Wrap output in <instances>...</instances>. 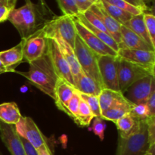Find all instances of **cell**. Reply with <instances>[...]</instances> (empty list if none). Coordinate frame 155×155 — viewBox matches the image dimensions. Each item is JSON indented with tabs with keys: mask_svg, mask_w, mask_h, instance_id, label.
<instances>
[{
	"mask_svg": "<svg viewBox=\"0 0 155 155\" xmlns=\"http://www.w3.org/2000/svg\"><path fill=\"white\" fill-rule=\"evenodd\" d=\"M92 129L93 130V133L102 141L104 138V130L106 129V124L104 122V120L101 117H94L92 120Z\"/></svg>",
	"mask_w": 155,
	"mask_h": 155,
	"instance_id": "obj_36",
	"label": "cell"
},
{
	"mask_svg": "<svg viewBox=\"0 0 155 155\" xmlns=\"http://www.w3.org/2000/svg\"><path fill=\"white\" fill-rule=\"evenodd\" d=\"M0 137L12 155H26L24 145L15 130V125L0 120Z\"/></svg>",
	"mask_w": 155,
	"mask_h": 155,
	"instance_id": "obj_14",
	"label": "cell"
},
{
	"mask_svg": "<svg viewBox=\"0 0 155 155\" xmlns=\"http://www.w3.org/2000/svg\"><path fill=\"white\" fill-rule=\"evenodd\" d=\"M74 88L80 93L97 96L99 95L100 92L102 90V88L99 84L83 71H82L80 78L75 83Z\"/></svg>",
	"mask_w": 155,
	"mask_h": 155,
	"instance_id": "obj_21",
	"label": "cell"
},
{
	"mask_svg": "<svg viewBox=\"0 0 155 155\" xmlns=\"http://www.w3.org/2000/svg\"><path fill=\"white\" fill-rule=\"evenodd\" d=\"M15 130L20 137L28 141L36 149L46 145V139L40 131L34 120L29 117H21L15 125Z\"/></svg>",
	"mask_w": 155,
	"mask_h": 155,
	"instance_id": "obj_10",
	"label": "cell"
},
{
	"mask_svg": "<svg viewBox=\"0 0 155 155\" xmlns=\"http://www.w3.org/2000/svg\"><path fill=\"white\" fill-rule=\"evenodd\" d=\"M93 118L94 116L91 110L89 109V106L80 98L78 116H77L76 123L78 125L82 126V127H89L90 125L91 122L92 121V120H93Z\"/></svg>",
	"mask_w": 155,
	"mask_h": 155,
	"instance_id": "obj_28",
	"label": "cell"
},
{
	"mask_svg": "<svg viewBox=\"0 0 155 155\" xmlns=\"http://www.w3.org/2000/svg\"><path fill=\"white\" fill-rule=\"evenodd\" d=\"M129 114L132 117L139 120H148L151 117H154L151 116L148 107L145 104H133Z\"/></svg>",
	"mask_w": 155,
	"mask_h": 155,
	"instance_id": "obj_30",
	"label": "cell"
},
{
	"mask_svg": "<svg viewBox=\"0 0 155 155\" xmlns=\"http://www.w3.org/2000/svg\"><path fill=\"white\" fill-rule=\"evenodd\" d=\"M141 120L132 117L130 114H126L115 123L119 132V137L127 138L130 136L139 128Z\"/></svg>",
	"mask_w": 155,
	"mask_h": 155,
	"instance_id": "obj_22",
	"label": "cell"
},
{
	"mask_svg": "<svg viewBox=\"0 0 155 155\" xmlns=\"http://www.w3.org/2000/svg\"><path fill=\"white\" fill-rule=\"evenodd\" d=\"M0 155H2V154H1V153H0Z\"/></svg>",
	"mask_w": 155,
	"mask_h": 155,
	"instance_id": "obj_50",
	"label": "cell"
},
{
	"mask_svg": "<svg viewBox=\"0 0 155 155\" xmlns=\"http://www.w3.org/2000/svg\"><path fill=\"white\" fill-rule=\"evenodd\" d=\"M145 155H155V145L150 147L148 152H147Z\"/></svg>",
	"mask_w": 155,
	"mask_h": 155,
	"instance_id": "obj_44",
	"label": "cell"
},
{
	"mask_svg": "<svg viewBox=\"0 0 155 155\" xmlns=\"http://www.w3.org/2000/svg\"><path fill=\"white\" fill-rule=\"evenodd\" d=\"M21 140L22 142L23 145H24L26 155H39L37 149H36L28 141L22 137H21Z\"/></svg>",
	"mask_w": 155,
	"mask_h": 155,
	"instance_id": "obj_41",
	"label": "cell"
},
{
	"mask_svg": "<svg viewBox=\"0 0 155 155\" xmlns=\"http://www.w3.org/2000/svg\"><path fill=\"white\" fill-rule=\"evenodd\" d=\"M39 5H40L42 6V7H43L44 8L47 9V10H50L49 7H48V6L47 3L45 2V0H39Z\"/></svg>",
	"mask_w": 155,
	"mask_h": 155,
	"instance_id": "obj_45",
	"label": "cell"
},
{
	"mask_svg": "<svg viewBox=\"0 0 155 155\" xmlns=\"http://www.w3.org/2000/svg\"><path fill=\"white\" fill-rule=\"evenodd\" d=\"M54 39L57 41L62 54H64L65 59H66L68 64H69L71 71V74L73 75V78H74V86H75V83H77V80L80 78L83 71H82L81 68H80V64H79L78 60L77 58V56H76L75 53H74V48L69 44L67 43L64 40L61 39V38H56V39Z\"/></svg>",
	"mask_w": 155,
	"mask_h": 155,
	"instance_id": "obj_20",
	"label": "cell"
},
{
	"mask_svg": "<svg viewBox=\"0 0 155 155\" xmlns=\"http://www.w3.org/2000/svg\"><path fill=\"white\" fill-rule=\"evenodd\" d=\"M47 50L51 58L53 67L58 78L65 80L74 88V81L71 68L64 56L62 54L57 41L54 39L47 38ZM75 89V88H74Z\"/></svg>",
	"mask_w": 155,
	"mask_h": 155,
	"instance_id": "obj_9",
	"label": "cell"
},
{
	"mask_svg": "<svg viewBox=\"0 0 155 155\" xmlns=\"http://www.w3.org/2000/svg\"><path fill=\"white\" fill-rule=\"evenodd\" d=\"M17 0H10L6 4L0 6V23L7 21L11 12L15 8Z\"/></svg>",
	"mask_w": 155,
	"mask_h": 155,
	"instance_id": "obj_37",
	"label": "cell"
},
{
	"mask_svg": "<svg viewBox=\"0 0 155 155\" xmlns=\"http://www.w3.org/2000/svg\"><path fill=\"white\" fill-rule=\"evenodd\" d=\"M121 43L119 45L120 48H130V49H139L145 51H153L154 48L148 45L143 39L132 31L131 30L121 26Z\"/></svg>",
	"mask_w": 155,
	"mask_h": 155,
	"instance_id": "obj_16",
	"label": "cell"
},
{
	"mask_svg": "<svg viewBox=\"0 0 155 155\" xmlns=\"http://www.w3.org/2000/svg\"><path fill=\"white\" fill-rule=\"evenodd\" d=\"M119 58L118 82L120 91L122 94L125 93L127 89L138 80L149 76L154 77V71L135 64L120 58Z\"/></svg>",
	"mask_w": 155,
	"mask_h": 155,
	"instance_id": "obj_6",
	"label": "cell"
},
{
	"mask_svg": "<svg viewBox=\"0 0 155 155\" xmlns=\"http://www.w3.org/2000/svg\"><path fill=\"white\" fill-rule=\"evenodd\" d=\"M124 1L127 2L129 4L135 6V7L139 8L142 11H144V12L148 9V6L144 3L142 0H124Z\"/></svg>",
	"mask_w": 155,
	"mask_h": 155,
	"instance_id": "obj_42",
	"label": "cell"
},
{
	"mask_svg": "<svg viewBox=\"0 0 155 155\" xmlns=\"http://www.w3.org/2000/svg\"><path fill=\"white\" fill-rule=\"evenodd\" d=\"M76 18H77V19H78L79 21H80V22H81L82 24L89 30V31L92 32L95 36H97L100 40L102 41L104 44L108 45L111 49H113L114 51H116V52L117 53L118 50H119V47H118L117 43L115 42L114 39L110 35L107 34V33H104V32L101 31V30H98V29H96L95 27H94L93 26L91 25V24L83 18V15H82L81 14H79L77 16H76Z\"/></svg>",
	"mask_w": 155,
	"mask_h": 155,
	"instance_id": "obj_25",
	"label": "cell"
},
{
	"mask_svg": "<svg viewBox=\"0 0 155 155\" xmlns=\"http://www.w3.org/2000/svg\"><path fill=\"white\" fill-rule=\"evenodd\" d=\"M101 2L108 15L121 25H124L127 21H130L133 18V15H132L131 14L116 7L104 0H101Z\"/></svg>",
	"mask_w": 155,
	"mask_h": 155,
	"instance_id": "obj_27",
	"label": "cell"
},
{
	"mask_svg": "<svg viewBox=\"0 0 155 155\" xmlns=\"http://www.w3.org/2000/svg\"><path fill=\"white\" fill-rule=\"evenodd\" d=\"M142 1H143L144 3H145V4L147 5V4H150V3L153 2V1H154V0H142Z\"/></svg>",
	"mask_w": 155,
	"mask_h": 155,
	"instance_id": "obj_48",
	"label": "cell"
},
{
	"mask_svg": "<svg viewBox=\"0 0 155 155\" xmlns=\"http://www.w3.org/2000/svg\"><path fill=\"white\" fill-rule=\"evenodd\" d=\"M80 97L79 95L78 91L76 90L74 92V95L70 100L69 103L68 104V116L71 117L74 121H77V116H78L79 111V106H80Z\"/></svg>",
	"mask_w": 155,
	"mask_h": 155,
	"instance_id": "obj_33",
	"label": "cell"
},
{
	"mask_svg": "<svg viewBox=\"0 0 155 155\" xmlns=\"http://www.w3.org/2000/svg\"><path fill=\"white\" fill-rule=\"evenodd\" d=\"M145 104L148 107L151 116L155 117V86L151 90V94L147 99Z\"/></svg>",
	"mask_w": 155,
	"mask_h": 155,
	"instance_id": "obj_39",
	"label": "cell"
},
{
	"mask_svg": "<svg viewBox=\"0 0 155 155\" xmlns=\"http://www.w3.org/2000/svg\"><path fill=\"white\" fill-rule=\"evenodd\" d=\"M89 10L92 11L101 21L107 29V32L110 36L115 40L117 43L118 47L121 43V24H120L117 21H115L112 17L108 15L106 10L104 9L101 0L97 2L94 3L90 7Z\"/></svg>",
	"mask_w": 155,
	"mask_h": 155,
	"instance_id": "obj_15",
	"label": "cell"
},
{
	"mask_svg": "<svg viewBox=\"0 0 155 155\" xmlns=\"http://www.w3.org/2000/svg\"><path fill=\"white\" fill-rule=\"evenodd\" d=\"M79 95H80V98L89 106V109L92 111L94 117H101V108H100L98 96H97V95H86V94H83L80 93V92H79Z\"/></svg>",
	"mask_w": 155,
	"mask_h": 155,
	"instance_id": "obj_29",
	"label": "cell"
},
{
	"mask_svg": "<svg viewBox=\"0 0 155 155\" xmlns=\"http://www.w3.org/2000/svg\"><path fill=\"white\" fill-rule=\"evenodd\" d=\"M154 86V77L149 76L133 83L127 89L124 95L128 101L134 104H145Z\"/></svg>",
	"mask_w": 155,
	"mask_h": 155,
	"instance_id": "obj_12",
	"label": "cell"
},
{
	"mask_svg": "<svg viewBox=\"0 0 155 155\" xmlns=\"http://www.w3.org/2000/svg\"><path fill=\"white\" fill-rule=\"evenodd\" d=\"M4 73H7V71H6V69L4 67V65H3V64L0 61V74H4Z\"/></svg>",
	"mask_w": 155,
	"mask_h": 155,
	"instance_id": "obj_46",
	"label": "cell"
},
{
	"mask_svg": "<svg viewBox=\"0 0 155 155\" xmlns=\"http://www.w3.org/2000/svg\"><path fill=\"white\" fill-rule=\"evenodd\" d=\"M22 117L19 107L15 102L0 104V120L8 124L15 125Z\"/></svg>",
	"mask_w": 155,
	"mask_h": 155,
	"instance_id": "obj_23",
	"label": "cell"
},
{
	"mask_svg": "<svg viewBox=\"0 0 155 155\" xmlns=\"http://www.w3.org/2000/svg\"><path fill=\"white\" fill-rule=\"evenodd\" d=\"M148 136L150 147L155 145V117L148 120Z\"/></svg>",
	"mask_w": 155,
	"mask_h": 155,
	"instance_id": "obj_38",
	"label": "cell"
},
{
	"mask_svg": "<svg viewBox=\"0 0 155 155\" xmlns=\"http://www.w3.org/2000/svg\"><path fill=\"white\" fill-rule=\"evenodd\" d=\"M73 19H74V26H75L77 35L94 52H95L98 55H117V53L116 51L111 49L108 45L104 44L92 32L89 31L76 17H73Z\"/></svg>",
	"mask_w": 155,
	"mask_h": 155,
	"instance_id": "obj_11",
	"label": "cell"
},
{
	"mask_svg": "<svg viewBox=\"0 0 155 155\" xmlns=\"http://www.w3.org/2000/svg\"><path fill=\"white\" fill-rule=\"evenodd\" d=\"M47 38H61L74 48L75 39L77 36L73 17L68 15L54 16L48 20L42 27Z\"/></svg>",
	"mask_w": 155,
	"mask_h": 155,
	"instance_id": "obj_4",
	"label": "cell"
},
{
	"mask_svg": "<svg viewBox=\"0 0 155 155\" xmlns=\"http://www.w3.org/2000/svg\"><path fill=\"white\" fill-rule=\"evenodd\" d=\"M144 21H145L146 30L150 36L152 45L155 47V18L154 15L151 13H144Z\"/></svg>",
	"mask_w": 155,
	"mask_h": 155,
	"instance_id": "obj_35",
	"label": "cell"
},
{
	"mask_svg": "<svg viewBox=\"0 0 155 155\" xmlns=\"http://www.w3.org/2000/svg\"><path fill=\"white\" fill-rule=\"evenodd\" d=\"M74 51L82 71L96 81L102 89H104L98 70V58L99 55L90 49L78 35L75 39Z\"/></svg>",
	"mask_w": 155,
	"mask_h": 155,
	"instance_id": "obj_5",
	"label": "cell"
},
{
	"mask_svg": "<svg viewBox=\"0 0 155 155\" xmlns=\"http://www.w3.org/2000/svg\"><path fill=\"white\" fill-rule=\"evenodd\" d=\"M119 57L117 55H99L98 58V70L102 80L104 89L120 92L118 82V65Z\"/></svg>",
	"mask_w": 155,
	"mask_h": 155,
	"instance_id": "obj_7",
	"label": "cell"
},
{
	"mask_svg": "<svg viewBox=\"0 0 155 155\" xmlns=\"http://www.w3.org/2000/svg\"><path fill=\"white\" fill-rule=\"evenodd\" d=\"M81 15H83V18H84L85 19H86V21L91 24V25L93 26L94 27H95V28L98 29V30H101V31L104 32V33H107V34H109L107 29L105 28L104 25L103 24L102 21H101V20H100L99 18H98V17H97L96 15L92 12V11H90L89 9V10L86 11L85 12L82 13Z\"/></svg>",
	"mask_w": 155,
	"mask_h": 155,
	"instance_id": "obj_34",
	"label": "cell"
},
{
	"mask_svg": "<svg viewBox=\"0 0 155 155\" xmlns=\"http://www.w3.org/2000/svg\"><path fill=\"white\" fill-rule=\"evenodd\" d=\"M92 1L94 3H95V2H98V1H99V0H92Z\"/></svg>",
	"mask_w": 155,
	"mask_h": 155,
	"instance_id": "obj_49",
	"label": "cell"
},
{
	"mask_svg": "<svg viewBox=\"0 0 155 155\" xmlns=\"http://www.w3.org/2000/svg\"><path fill=\"white\" fill-rule=\"evenodd\" d=\"M124 96V94L120 92H117L108 89H103L98 95L101 113L110 108L117 100L120 99Z\"/></svg>",
	"mask_w": 155,
	"mask_h": 155,
	"instance_id": "obj_26",
	"label": "cell"
},
{
	"mask_svg": "<svg viewBox=\"0 0 155 155\" xmlns=\"http://www.w3.org/2000/svg\"><path fill=\"white\" fill-rule=\"evenodd\" d=\"M117 56L135 64L154 71L155 52L153 51L120 48L117 51Z\"/></svg>",
	"mask_w": 155,
	"mask_h": 155,
	"instance_id": "obj_13",
	"label": "cell"
},
{
	"mask_svg": "<svg viewBox=\"0 0 155 155\" xmlns=\"http://www.w3.org/2000/svg\"><path fill=\"white\" fill-rule=\"evenodd\" d=\"M9 1H10V0H0V6L2 5L6 4V3L8 2Z\"/></svg>",
	"mask_w": 155,
	"mask_h": 155,
	"instance_id": "obj_47",
	"label": "cell"
},
{
	"mask_svg": "<svg viewBox=\"0 0 155 155\" xmlns=\"http://www.w3.org/2000/svg\"><path fill=\"white\" fill-rule=\"evenodd\" d=\"M76 89L65 80L58 78L55 87V102L59 110L68 114V104L74 95Z\"/></svg>",
	"mask_w": 155,
	"mask_h": 155,
	"instance_id": "obj_17",
	"label": "cell"
},
{
	"mask_svg": "<svg viewBox=\"0 0 155 155\" xmlns=\"http://www.w3.org/2000/svg\"><path fill=\"white\" fill-rule=\"evenodd\" d=\"M133 105V103L128 101L125 96H124L120 99L117 100L110 108L102 112L101 117L104 120L111 121L115 124L118 120L130 113Z\"/></svg>",
	"mask_w": 155,
	"mask_h": 155,
	"instance_id": "obj_19",
	"label": "cell"
},
{
	"mask_svg": "<svg viewBox=\"0 0 155 155\" xmlns=\"http://www.w3.org/2000/svg\"><path fill=\"white\" fill-rule=\"evenodd\" d=\"M148 120H141L139 128L127 138L118 136L117 155H145L148 152Z\"/></svg>",
	"mask_w": 155,
	"mask_h": 155,
	"instance_id": "obj_3",
	"label": "cell"
},
{
	"mask_svg": "<svg viewBox=\"0 0 155 155\" xmlns=\"http://www.w3.org/2000/svg\"><path fill=\"white\" fill-rule=\"evenodd\" d=\"M57 2L64 15L76 17L80 14L74 0H57Z\"/></svg>",
	"mask_w": 155,
	"mask_h": 155,
	"instance_id": "obj_31",
	"label": "cell"
},
{
	"mask_svg": "<svg viewBox=\"0 0 155 155\" xmlns=\"http://www.w3.org/2000/svg\"><path fill=\"white\" fill-rule=\"evenodd\" d=\"M47 39L42 27L27 38H22L24 61L30 63L43 55L47 51Z\"/></svg>",
	"mask_w": 155,
	"mask_h": 155,
	"instance_id": "obj_8",
	"label": "cell"
},
{
	"mask_svg": "<svg viewBox=\"0 0 155 155\" xmlns=\"http://www.w3.org/2000/svg\"><path fill=\"white\" fill-rule=\"evenodd\" d=\"M39 155H52L50 148H48V145H44L41 146L39 149H37Z\"/></svg>",
	"mask_w": 155,
	"mask_h": 155,
	"instance_id": "obj_43",
	"label": "cell"
},
{
	"mask_svg": "<svg viewBox=\"0 0 155 155\" xmlns=\"http://www.w3.org/2000/svg\"><path fill=\"white\" fill-rule=\"evenodd\" d=\"M143 15L144 13L139 15L133 16V18L130 21H127L124 26H125L126 27H127V28L131 30L133 32H134L136 34L140 36L148 45H151L153 48L155 49V47L152 45V42H151L149 35H148V31L146 30Z\"/></svg>",
	"mask_w": 155,
	"mask_h": 155,
	"instance_id": "obj_24",
	"label": "cell"
},
{
	"mask_svg": "<svg viewBox=\"0 0 155 155\" xmlns=\"http://www.w3.org/2000/svg\"><path fill=\"white\" fill-rule=\"evenodd\" d=\"M23 42L10 49L0 51V61L5 68L7 72H15V68L21 62L24 61L23 57Z\"/></svg>",
	"mask_w": 155,
	"mask_h": 155,
	"instance_id": "obj_18",
	"label": "cell"
},
{
	"mask_svg": "<svg viewBox=\"0 0 155 155\" xmlns=\"http://www.w3.org/2000/svg\"><path fill=\"white\" fill-rule=\"evenodd\" d=\"M80 14L89 10L91 6L94 4L92 0H74Z\"/></svg>",
	"mask_w": 155,
	"mask_h": 155,
	"instance_id": "obj_40",
	"label": "cell"
},
{
	"mask_svg": "<svg viewBox=\"0 0 155 155\" xmlns=\"http://www.w3.org/2000/svg\"><path fill=\"white\" fill-rule=\"evenodd\" d=\"M29 65L30 68L27 72L15 71L14 73H17L25 77L31 85L46 94L54 101L55 87L58 77L54 69L48 50L40 58L30 62Z\"/></svg>",
	"mask_w": 155,
	"mask_h": 155,
	"instance_id": "obj_2",
	"label": "cell"
},
{
	"mask_svg": "<svg viewBox=\"0 0 155 155\" xmlns=\"http://www.w3.org/2000/svg\"><path fill=\"white\" fill-rule=\"evenodd\" d=\"M104 1L110 3V4L113 5L122 9V10L128 12V13L131 14L133 16L141 15V14L142 13H145L144 11H142L141 8L135 7V6L129 4L128 2L124 1V0H104Z\"/></svg>",
	"mask_w": 155,
	"mask_h": 155,
	"instance_id": "obj_32",
	"label": "cell"
},
{
	"mask_svg": "<svg viewBox=\"0 0 155 155\" xmlns=\"http://www.w3.org/2000/svg\"><path fill=\"white\" fill-rule=\"evenodd\" d=\"M24 5L14 8L9 15L8 20L16 28L22 38H27L42 28L48 20L45 17L51 10H47L39 4H34L31 0H25Z\"/></svg>",
	"mask_w": 155,
	"mask_h": 155,
	"instance_id": "obj_1",
	"label": "cell"
}]
</instances>
